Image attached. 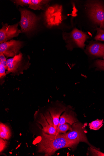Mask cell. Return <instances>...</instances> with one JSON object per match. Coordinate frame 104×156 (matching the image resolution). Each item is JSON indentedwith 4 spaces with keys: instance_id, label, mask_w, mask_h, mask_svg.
<instances>
[{
    "instance_id": "cell-16",
    "label": "cell",
    "mask_w": 104,
    "mask_h": 156,
    "mask_svg": "<svg viewBox=\"0 0 104 156\" xmlns=\"http://www.w3.org/2000/svg\"><path fill=\"white\" fill-rule=\"evenodd\" d=\"M103 120H97L89 124V127L91 129L97 130L99 129L103 126Z\"/></svg>"
},
{
    "instance_id": "cell-13",
    "label": "cell",
    "mask_w": 104,
    "mask_h": 156,
    "mask_svg": "<svg viewBox=\"0 0 104 156\" xmlns=\"http://www.w3.org/2000/svg\"><path fill=\"white\" fill-rule=\"evenodd\" d=\"M65 108H52L50 109L49 112L52 118L55 129H57L60 121V117L61 113L65 110Z\"/></svg>"
},
{
    "instance_id": "cell-6",
    "label": "cell",
    "mask_w": 104,
    "mask_h": 156,
    "mask_svg": "<svg viewBox=\"0 0 104 156\" xmlns=\"http://www.w3.org/2000/svg\"><path fill=\"white\" fill-rule=\"evenodd\" d=\"M21 18L20 25L22 33H27L35 27L38 19L32 12L25 9H20Z\"/></svg>"
},
{
    "instance_id": "cell-10",
    "label": "cell",
    "mask_w": 104,
    "mask_h": 156,
    "mask_svg": "<svg viewBox=\"0 0 104 156\" xmlns=\"http://www.w3.org/2000/svg\"><path fill=\"white\" fill-rule=\"evenodd\" d=\"M2 28L0 30V44L7 41L14 37H18L22 32L18 28L19 23L12 25L7 23L2 24Z\"/></svg>"
},
{
    "instance_id": "cell-18",
    "label": "cell",
    "mask_w": 104,
    "mask_h": 156,
    "mask_svg": "<svg viewBox=\"0 0 104 156\" xmlns=\"http://www.w3.org/2000/svg\"><path fill=\"white\" fill-rule=\"evenodd\" d=\"M92 66L95 68L96 71H104V60L97 59L94 61Z\"/></svg>"
},
{
    "instance_id": "cell-2",
    "label": "cell",
    "mask_w": 104,
    "mask_h": 156,
    "mask_svg": "<svg viewBox=\"0 0 104 156\" xmlns=\"http://www.w3.org/2000/svg\"><path fill=\"white\" fill-rule=\"evenodd\" d=\"M85 4L87 16L94 32L99 27L104 30V1H88Z\"/></svg>"
},
{
    "instance_id": "cell-21",
    "label": "cell",
    "mask_w": 104,
    "mask_h": 156,
    "mask_svg": "<svg viewBox=\"0 0 104 156\" xmlns=\"http://www.w3.org/2000/svg\"><path fill=\"white\" fill-rule=\"evenodd\" d=\"M30 1L29 0H17V1H13L14 3L18 5L21 6H27L29 5Z\"/></svg>"
},
{
    "instance_id": "cell-22",
    "label": "cell",
    "mask_w": 104,
    "mask_h": 156,
    "mask_svg": "<svg viewBox=\"0 0 104 156\" xmlns=\"http://www.w3.org/2000/svg\"><path fill=\"white\" fill-rule=\"evenodd\" d=\"M6 69L4 65L0 64V78L2 81L6 75Z\"/></svg>"
},
{
    "instance_id": "cell-8",
    "label": "cell",
    "mask_w": 104,
    "mask_h": 156,
    "mask_svg": "<svg viewBox=\"0 0 104 156\" xmlns=\"http://www.w3.org/2000/svg\"><path fill=\"white\" fill-rule=\"evenodd\" d=\"M23 46L22 41L12 40L0 44V53H2L6 58H13L17 55Z\"/></svg>"
},
{
    "instance_id": "cell-17",
    "label": "cell",
    "mask_w": 104,
    "mask_h": 156,
    "mask_svg": "<svg viewBox=\"0 0 104 156\" xmlns=\"http://www.w3.org/2000/svg\"><path fill=\"white\" fill-rule=\"evenodd\" d=\"M71 126L69 124L67 123L58 125L57 129V134L61 133L66 134L67 131L70 130Z\"/></svg>"
},
{
    "instance_id": "cell-12",
    "label": "cell",
    "mask_w": 104,
    "mask_h": 156,
    "mask_svg": "<svg viewBox=\"0 0 104 156\" xmlns=\"http://www.w3.org/2000/svg\"><path fill=\"white\" fill-rule=\"evenodd\" d=\"M77 121V119L74 116L72 111L67 110L61 116L58 125L68 123L71 126Z\"/></svg>"
},
{
    "instance_id": "cell-15",
    "label": "cell",
    "mask_w": 104,
    "mask_h": 156,
    "mask_svg": "<svg viewBox=\"0 0 104 156\" xmlns=\"http://www.w3.org/2000/svg\"><path fill=\"white\" fill-rule=\"evenodd\" d=\"M11 136V130L9 127L5 124H0V137L4 140H9Z\"/></svg>"
},
{
    "instance_id": "cell-1",
    "label": "cell",
    "mask_w": 104,
    "mask_h": 156,
    "mask_svg": "<svg viewBox=\"0 0 104 156\" xmlns=\"http://www.w3.org/2000/svg\"><path fill=\"white\" fill-rule=\"evenodd\" d=\"M77 144L68 140L63 134L50 135L42 132L41 140L38 145V152L45 156H51L58 150L65 148H72Z\"/></svg>"
},
{
    "instance_id": "cell-20",
    "label": "cell",
    "mask_w": 104,
    "mask_h": 156,
    "mask_svg": "<svg viewBox=\"0 0 104 156\" xmlns=\"http://www.w3.org/2000/svg\"><path fill=\"white\" fill-rule=\"evenodd\" d=\"M0 64L4 66L6 69L8 70L7 60L5 56L2 53H0Z\"/></svg>"
},
{
    "instance_id": "cell-23",
    "label": "cell",
    "mask_w": 104,
    "mask_h": 156,
    "mask_svg": "<svg viewBox=\"0 0 104 156\" xmlns=\"http://www.w3.org/2000/svg\"><path fill=\"white\" fill-rule=\"evenodd\" d=\"M7 143L8 142L7 141L5 140H4L2 138H0V143H1V150H0V151H1V153L6 147Z\"/></svg>"
},
{
    "instance_id": "cell-14",
    "label": "cell",
    "mask_w": 104,
    "mask_h": 156,
    "mask_svg": "<svg viewBox=\"0 0 104 156\" xmlns=\"http://www.w3.org/2000/svg\"><path fill=\"white\" fill-rule=\"evenodd\" d=\"M50 1L46 0H30L29 8L35 10H44L48 5Z\"/></svg>"
},
{
    "instance_id": "cell-5",
    "label": "cell",
    "mask_w": 104,
    "mask_h": 156,
    "mask_svg": "<svg viewBox=\"0 0 104 156\" xmlns=\"http://www.w3.org/2000/svg\"><path fill=\"white\" fill-rule=\"evenodd\" d=\"M71 126L70 131L67 133L63 134L64 136L68 140L77 144L80 142H83L91 145L87 139L82 124L75 122Z\"/></svg>"
},
{
    "instance_id": "cell-7",
    "label": "cell",
    "mask_w": 104,
    "mask_h": 156,
    "mask_svg": "<svg viewBox=\"0 0 104 156\" xmlns=\"http://www.w3.org/2000/svg\"><path fill=\"white\" fill-rule=\"evenodd\" d=\"M62 6L56 5L49 7L47 9L45 15L47 26L52 27L58 26L62 23Z\"/></svg>"
},
{
    "instance_id": "cell-11",
    "label": "cell",
    "mask_w": 104,
    "mask_h": 156,
    "mask_svg": "<svg viewBox=\"0 0 104 156\" xmlns=\"http://www.w3.org/2000/svg\"><path fill=\"white\" fill-rule=\"evenodd\" d=\"M38 122L42 126V131L45 133L52 135L57 134V130L54 126L49 123L46 118L42 113L40 114V117Z\"/></svg>"
},
{
    "instance_id": "cell-19",
    "label": "cell",
    "mask_w": 104,
    "mask_h": 156,
    "mask_svg": "<svg viewBox=\"0 0 104 156\" xmlns=\"http://www.w3.org/2000/svg\"><path fill=\"white\" fill-rule=\"evenodd\" d=\"M96 31L97 33L94 39L96 41H104V30L97 27Z\"/></svg>"
},
{
    "instance_id": "cell-24",
    "label": "cell",
    "mask_w": 104,
    "mask_h": 156,
    "mask_svg": "<svg viewBox=\"0 0 104 156\" xmlns=\"http://www.w3.org/2000/svg\"><path fill=\"white\" fill-rule=\"evenodd\" d=\"M91 151L93 152L94 155L97 156H104V154L94 149L91 148Z\"/></svg>"
},
{
    "instance_id": "cell-3",
    "label": "cell",
    "mask_w": 104,
    "mask_h": 156,
    "mask_svg": "<svg viewBox=\"0 0 104 156\" xmlns=\"http://www.w3.org/2000/svg\"><path fill=\"white\" fill-rule=\"evenodd\" d=\"M63 37L67 44L66 48L70 51L76 48L84 49L85 42L88 38L87 34L76 28L70 33H64Z\"/></svg>"
},
{
    "instance_id": "cell-4",
    "label": "cell",
    "mask_w": 104,
    "mask_h": 156,
    "mask_svg": "<svg viewBox=\"0 0 104 156\" xmlns=\"http://www.w3.org/2000/svg\"><path fill=\"white\" fill-rule=\"evenodd\" d=\"M7 62L8 69L6 75L10 73L15 75L22 74L23 70L27 69L30 66L29 61H26L20 52L13 58L7 59Z\"/></svg>"
},
{
    "instance_id": "cell-9",
    "label": "cell",
    "mask_w": 104,
    "mask_h": 156,
    "mask_svg": "<svg viewBox=\"0 0 104 156\" xmlns=\"http://www.w3.org/2000/svg\"><path fill=\"white\" fill-rule=\"evenodd\" d=\"M85 52L92 59L100 58L104 60V43L92 41L87 46Z\"/></svg>"
}]
</instances>
